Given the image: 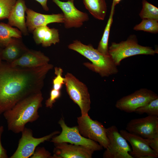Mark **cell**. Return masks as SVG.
<instances>
[{"label": "cell", "mask_w": 158, "mask_h": 158, "mask_svg": "<svg viewBox=\"0 0 158 158\" xmlns=\"http://www.w3.org/2000/svg\"><path fill=\"white\" fill-rule=\"evenodd\" d=\"M53 65L48 63L34 68L0 64V114L23 99L41 91L44 81Z\"/></svg>", "instance_id": "cell-1"}, {"label": "cell", "mask_w": 158, "mask_h": 158, "mask_svg": "<svg viewBox=\"0 0 158 158\" xmlns=\"http://www.w3.org/2000/svg\"><path fill=\"white\" fill-rule=\"evenodd\" d=\"M43 99L41 92L23 99L3 114L6 121L8 130L15 133L21 132L29 122L39 117L38 111Z\"/></svg>", "instance_id": "cell-2"}, {"label": "cell", "mask_w": 158, "mask_h": 158, "mask_svg": "<svg viewBox=\"0 0 158 158\" xmlns=\"http://www.w3.org/2000/svg\"><path fill=\"white\" fill-rule=\"evenodd\" d=\"M68 48L90 60L92 63H84V65L102 77H108L116 74L118 72L117 66L109 55L100 53L91 44L85 45L80 41L75 40L68 45Z\"/></svg>", "instance_id": "cell-3"}, {"label": "cell", "mask_w": 158, "mask_h": 158, "mask_svg": "<svg viewBox=\"0 0 158 158\" xmlns=\"http://www.w3.org/2000/svg\"><path fill=\"white\" fill-rule=\"evenodd\" d=\"M158 52V50L139 44L134 35L130 36L125 41L112 42L108 49L109 55L117 66L120 65L123 59L128 57L140 54L154 55Z\"/></svg>", "instance_id": "cell-4"}, {"label": "cell", "mask_w": 158, "mask_h": 158, "mask_svg": "<svg viewBox=\"0 0 158 158\" xmlns=\"http://www.w3.org/2000/svg\"><path fill=\"white\" fill-rule=\"evenodd\" d=\"M65 78L64 84L70 98L78 106L81 115L88 114L91 102L87 86L71 73H67Z\"/></svg>", "instance_id": "cell-5"}, {"label": "cell", "mask_w": 158, "mask_h": 158, "mask_svg": "<svg viewBox=\"0 0 158 158\" xmlns=\"http://www.w3.org/2000/svg\"><path fill=\"white\" fill-rule=\"evenodd\" d=\"M77 127L80 134L84 137L98 142L103 148H106L109 142L106 128L97 120L90 118L88 114L77 118Z\"/></svg>", "instance_id": "cell-6"}, {"label": "cell", "mask_w": 158, "mask_h": 158, "mask_svg": "<svg viewBox=\"0 0 158 158\" xmlns=\"http://www.w3.org/2000/svg\"><path fill=\"white\" fill-rule=\"evenodd\" d=\"M58 123L61 128V132L59 135L53 137L51 142L54 143H69L86 147L94 151L103 149V147L98 142L82 136L79 133L77 126L69 127L62 118L60 119Z\"/></svg>", "instance_id": "cell-7"}, {"label": "cell", "mask_w": 158, "mask_h": 158, "mask_svg": "<svg viewBox=\"0 0 158 158\" xmlns=\"http://www.w3.org/2000/svg\"><path fill=\"white\" fill-rule=\"evenodd\" d=\"M109 143L103 154L104 158H133L127 140L121 135L117 127L112 126L106 128Z\"/></svg>", "instance_id": "cell-8"}, {"label": "cell", "mask_w": 158, "mask_h": 158, "mask_svg": "<svg viewBox=\"0 0 158 158\" xmlns=\"http://www.w3.org/2000/svg\"><path fill=\"white\" fill-rule=\"evenodd\" d=\"M22 136L19 140L18 147L10 158H28L33 154L37 146L40 144L49 140L59 134L58 131H54L49 135L40 138L33 136L32 131L25 127L21 132Z\"/></svg>", "instance_id": "cell-9"}, {"label": "cell", "mask_w": 158, "mask_h": 158, "mask_svg": "<svg viewBox=\"0 0 158 158\" xmlns=\"http://www.w3.org/2000/svg\"><path fill=\"white\" fill-rule=\"evenodd\" d=\"M158 97L157 95L153 91L142 88L118 100L115 107L121 111L132 113Z\"/></svg>", "instance_id": "cell-10"}, {"label": "cell", "mask_w": 158, "mask_h": 158, "mask_svg": "<svg viewBox=\"0 0 158 158\" xmlns=\"http://www.w3.org/2000/svg\"><path fill=\"white\" fill-rule=\"evenodd\" d=\"M126 130L144 138L158 137V117L148 115L131 120L127 124Z\"/></svg>", "instance_id": "cell-11"}, {"label": "cell", "mask_w": 158, "mask_h": 158, "mask_svg": "<svg viewBox=\"0 0 158 158\" xmlns=\"http://www.w3.org/2000/svg\"><path fill=\"white\" fill-rule=\"evenodd\" d=\"M52 1L62 11L63 23L66 28H80L84 22L89 20L88 14L78 9L75 6L73 2L68 1L64 2L59 0Z\"/></svg>", "instance_id": "cell-12"}, {"label": "cell", "mask_w": 158, "mask_h": 158, "mask_svg": "<svg viewBox=\"0 0 158 158\" xmlns=\"http://www.w3.org/2000/svg\"><path fill=\"white\" fill-rule=\"evenodd\" d=\"M122 136L131 145L132 150L130 154L133 158H156L158 153L149 145L145 138L130 133L127 130L119 131Z\"/></svg>", "instance_id": "cell-13"}, {"label": "cell", "mask_w": 158, "mask_h": 158, "mask_svg": "<svg viewBox=\"0 0 158 158\" xmlns=\"http://www.w3.org/2000/svg\"><path fill=\"white\" fill-rule=\"evenodd\" d=\"M54 144L53 158H91L95 152L83 146L67 142Z\"/></svg>", "instance_id": "cell-14"}, {"label": "cell", "mask_w": 158, "mask_h": 158, "mask_svg": "<svg viewBox=\"0 0 158 158\" xmlns=\"http://www.w3.org/2000/svg\"><path fill=\"white\" fill-rule=\"evenodd\" d=\"M26 13V24L28 31L30 32L40 26L47 25L52 23L64 22L63 15L62 13L43 14L27 8Z\"/></svg>", "instance_id": "cell-15"}, {"label": "cell", "mask_w": 158, "mask_h": 158, "mask_svg": "<svg viewBox=\"0 0 158 158\" xmlns=\"http://www.w3.org/2000/svg\"><path fill=\"white\" fill-rule=\"evenodd\" d=\"M49 58L40 51L28 49L19 59L10 63L13 66L37 67L49 63Z\"/></svg>", "instance_id": "cell-16"}, {"label": "cell", "mask_w": 158, "mask_h": 158, "mask_svg": "<svg viewBox=\"0 0 158 158\" xmlns=\"http://www.w3.org/2000/svg\"><path fill=\"white\" fill-rule=\"evenodd\" d=\"M27 8L24 0H17L8 18V24L18 28L24 35H28V32L25 20Z\"/></svg>", "instance_id": "cell-17"}, {"label": "cell", "mask_w": 158, "mask_h": 158, "mask_svg": "<svg viewBox=\"0 0 158 158\" xmlns=\"http://www.w3.org/2000/svg\"><path fill=\"white\" fill-rule=\"evenodd\" d=\"M35 43L41 44L44 47L55 44L60 41L59 31L55 28H50L47 25L41 26L35 29L32 32Z\"/></svg>", "instance_id": "cell-18"}, {"label": "cell", "mask_w": 158, "mask_h": 158, "mask_svg": "<svg viewBox=\"0 0 158 158\" xmlns=\"http://www.w3.org/2000/svg\"><path fill=\"white\" fill-rule=\"evenodd\" d=\"M28 49L23 43L21 38H13L2 49V59L11 63L19 59Z\"/></svg>", "instance_id": "cell-19"}, {"label": "cell", "mask_w": 158, "mask_h": 158, "mask_svg": "<svg viewBox=\"0 0 158 158\" xmlns=\"http://www.w3.org/2000/svg\"><path fill=\"white\" fill-rule=\"evenodd\" d=\"M83 1L86 8L95 18L104 20L107 11L105 0H83Z\"/></svg>", "instance_id": "cell-20"}, {"label": "cell", "mask_w": 158, "mask_h": 158, "mask_svg": "<svg viewBox=\"0 0 158 158\" xmlns=\"http://www.w3.org/2000/svg\"><path fill=\"white\" fill-rule=\"evenodd\" d=\"M22 34L18 29L8 23H0V49L5 48L13 38H21Z\"/></svg>", "instance_id": "cell-21"}, {"label": "cell", "mask_w": 158, "mask_h": 158, "mask_svg": "<svg viewBox=\"0 0 158 158\" xmlns=\"http://www.w3.org/2000/svg\"><path fill=\"white\" fill-rule=\"evenodd\" d=\"M115 6L112 5L110 14L105 27L102 38L100 40L97 50L100 53L108 55V41L111 25L113 21V17Z\"/></svg>", "instance_id": "cell-22"}, {"label": "cell", "mask_w": 158, "mask_h": 158, "mask_svg": "<svg viewBox=\"0 0 158 158\" xmlns=\"http://www.w3.org/2000/svg\"><path fill=\"white\" fill-rule=\"evenodd\" d=\"M142 4V8L139 14L140 18L158 21V8L146 0H143Z\"/></svg>", "instance_id": "cell-23"}, {"label": "cell", "mask_w": 158, "mask_h": 158, "mask_svg": "<svg viewBox=\"0 0 158 158\" xmlns=\"http://www.w3.org/2000/svg\"><path fill=\"white\" fill-rule=\"evenodd\" d=\"M133 30L157 33L158 32V21L150 19H142L139 24L134 26Z\"/></svg>", "instance_id": "cell-24"}, {"label": "cell", "mask_w": 158, "mask_h": 158, "mask_svg": "<svg viewBox=\"0 0 158 158\" xmlns=\"http://www.w3.org/2000/svg\"><path fill=\"white\" fill-rule=\"evenodd\" d=\"M135 112L140 114L146 113L148 115L158 116V97L137 108Z\"/></svg>", "instance_id": "cell-25"}, {"label": "cell", "mask_w": 158, "mask_h": 158, "mask_svg": "<svg viewBox=\"0 0 158 158\" xmlns=\"http://www.w3.org/2000/svg\"><path fill=\"white\" fill-rule=\"evenodd\" d=\"M17 0H0V20L8 19Z\"/></svg>", "instance_id": "cell-26"}, {"label": "cell", "mask_w": 158, "mask_h": 158, "mask_svg": "<svg viewBox=\"0 0 158 158\" xmlns=\"http://www.w3.org/2000/svg\"><path fill=\"white\" fill-rule=\"evenodd\" d=\"M54 71L56 76L53 80L52 88L61 90L63 85L65 84V78L62 76L63 70L60 67H55Z\"/></svg>", "instance_id": "cell-27"}, {"label": "cell", "mask_w": 158, "mask_h": 158, "mask_svg": "<svg viewBox=\"0 0 158 158\" xmlns=\"http://www.w3.org/2000/svg\"><path fill=\"white\" fill-rule=\"evenodd\" d=\"M60 90H57L52 89L50 92L49 98L46 100L45 104L46 107L51 108L56 100L61 96Z\"/></svg>", "instance_id": "cell-28"}, {"label": "cell", "mask_w": 158, "mask_h": 158, "mask_svg": "<svg viewBox=\"0 0 158 158\" xmlns=\"http://www.w3.org/2000/svg\"><path fill=\"white\" fill-rule=\"evenodd\" d=\"M31 158H53L51 153L44 147H38L35 149Z\"/></svg>", "instance_id": "cell-29"}, {"label": "cell", "mask_w": 158, "mask_h": 158, "mask_svg": "<svg viewBox=\"0 0 158 158\" xmlns=\"http://www.w3.org/2000/svg\"><path fill=\"white\" fill-rule=\"evenodd\" d=\"M150 147L158 153V137L152 138H145Z\"/></svg>", "instance_id": "cell-30"}, {"label": "cell", "mask_w": 158, "mask_h": 158, "mask_svg": "<svg viewBox=\"0 0 158 158\" xmlns=\"http://www.w3.org/2000/svg\"><path fill=\"white\" fill-rule=\"evenodd\" d=\"M4 129V127L3 126H0V158H8L7 151L3 147L1 142V137Z\"/></svg>", "instance_id": "cell-31"}, {"label": "cell", "mask_w": 158, "mask_h": 158, "mask_svg": "<svg viewBox=\"0 0 158 158\" xmlns=\"http://www.w3.org/2000/svg\"><path fill=\"white\" fill-rule=\"evenodd\" d=\"M38 2L42 6L43 9L46 11H48L49 8L47 4V0H35Z\"/></svg>", "instance_id": "cell-32"}, {"label": "cell", "mask_w": 158, "mask_h": 158, "mask_svg": "<svg viewBox=\"0 0 158 158\" xmlns=\"http://www.w3.org/2000/svg\"><path fill=\"white\" fill-rule=\"evenodd\" d=\"M121 0H113L112 5L114 6L118 4Z\"/></svg>", "instance_id": "cell-33"}, {"label": "cell", "mask_w": 158, "mask_h": 158, "mask_svg": "<svg viewBox=\"0 0 158 158\" xmlns=\"http://www.w3.org/2000/svg\"><path fill=\"white\" fill-rule=\"evenodd\" d=\"M2 49H0V64L2 62V58H1V51L2 50Z\"/></svg>", "instance_id": "cell-34"}, {"label": "cell", "mask_w": 158, "mask_h": 158, "mask_svg": "<svg viewBox=\"0 0 158 158\" xmlns=\"http://www.w3.org/2000/svg\"><path fill=\"white\" fill-rule=\"evenodd\" d=\"M67 0V1H70L74 2V0Z\"/></svg>", "instance_id": "cell-35"}, {"label": "cell", "mask_w": 158, "mask_h": 158, "mask_svg": "<svg viewBox=\"0 0 158 158\" xmlns=\"http://www.w3.org/2000/svg\"></svg>", "instance_id": "cell-36"}]
</instances>
